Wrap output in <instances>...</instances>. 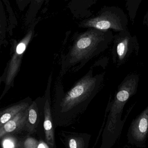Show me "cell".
Returning <instances> with one entry per match:
<instances>
[{
  "label": "cell",
  "mask_w": 148,
  "mask_h": 148,
  "mask_svg": "<svg viewBox=\"0 0 148 148\" xmlns=\"http://www.w3.org/2000/svg\"><path fill=\"white\" fill-rule=\"evenodd\" d=\"M111 31L90 28L80 35L66 57L67 66L84 64L106 50L113 40Z\"/></svg>",
  "instance_id": "1"
},
{
  "label": "cell",
  "mask_w": 148,
  "mask_h": 148,
  "mask_svg": "<svg viewBox=\"0 0 148 148\" xmlns=\"http://www.w3.org/2000/svg\"><path fill=\"white\" fill-rule=\"evenodd\" d=\"M103 77L101 75L93 77L90 71L62 99L60 104L62 112L68 111L88 99L97 90Z\"/></svg>",
  "instance_id": "2"
},
{
  "label": "cell",
  "mask_w": 148,
  "mask_h": 148,
  "mask_svg": "<svg viewBox=\"0 0 148 148\" xmlns=\"http://www.w3.org/2000/svg\"><path fill=\"white\" fill-rule=\"evenodd\" d=\"M138 77L137 75L127 76L119 86L110 110L107 129L109 132H113L119 123L124 107L127 101L135 95L137 90Z\"/></svg>",
  "instance_id": "3"
},
{
  "label": "cell",
  "mask_w": 148,
  "mask_h": 148,
  "mask_svg": "<svg viewBox=\"0 0 148 148\" xmlns=\"http://www.w3.org/2000/svg\"><path fill=\"white\" fill-rule=\"evenodd\" d=\"M128 21L121 8L116 7H106L102 8L98 15L84 21L83 26L101 31L113 30L122 32L127 30Z\"/></svg>",
  "instance_id": "4"
},
{
  "label": "cell",
  "mask_w": 148,
  "mask_h": 148,
  "mask_svg": "<svg viewBox=\"0 0 148 148\" xmlns=\"http://www.w3.org/2000/svg\"><path fill=\"white\" fill-rule=\"evenodd\" d=\"M113 42L112 54L114 63L117 66H120L125 63L132 54H138L137 39L135 36H132L127 30L120 32L114 36Z\"/></svg>",
  "instance_id": "5"
},
{
  "label": "cell",
  "mask_w": 148,
  "mask_h": 148,
  "mask_svg": "<svg viewBox=\"0 0 148 148\" xmlns=\"http://www.w3.org/2000/svg\"><path fill=\"white\" fill-rule=\"evenodd\" d=\"M148 134V105L131 123L128 133L129 141L141 146L144 144Z\"/></svg>",
  "instance_id": "6"
},
{
  "label": "cell",
  "mask_w": 148,
  "mask_h": 148,
  "mask_svg": "<svg viewBox=\"0 0 148 148\" xmlns=\"http://www.w3.org/2000/svg\"><path fill=\"white\" fill-rule=\"evenodd\" d=\"M28 108L19 112L2 127H0L1 138L7 134L18 132L26 126L28 116Z\"/></svg>",
  "instance_id": "7"
},
{
  "label": "cell",
  "mask_w": 148,
  "mask_h": 148,
  "mask_svg": "<svg viewBox=\"0 0 148 148\" xmlns=\"http://www.w3.org/2000/svg\"><path fill=\"white\" fill-rule=\"evenodd\" d=\"M44 127L46 139L50 147L53 148L54 145V130L50 104L47 99L44 107Z\"/></svg>",
  "instance_id": "8"
},
{
  "label": "cell",
  "mask_w": 148,
  "mask_h": 148,
  "mask_svg": "<svg viewBox=\"0 0 148 148\" xmlns=\"http://www.w3.org/2000/svg\"><path fill=\"white\" fill-rule=\"evenodd\" d=\"M29 106L27 103H21L1 111L0 112V127H2L19 112L29 108Z\"/></svg>",
  "instance_id": "9"
},
{
  "label": "cell",
  "mask_w": 148,
  "mask_h": 148,
  "mask_svg": "<svg viewBox=\"0 0 148 148\" xmlns=\"http://www.w3.org/2000/svg\"><path fill=\"white\" fill-rule=\"evenodd\" d=\"M38 119V107L35 102H33L28 108V116L27 118V127L29 133L34 132L35 128L37 127V122Z\"/></svg>",
  "instance_id": "10"
},
{
  "label": "cell",
  "mask_w": 148,
  "mask_h": 148,
  "mask_svg": "<svg viewBox=\"0 0 148 148\" xmlns=\"http://www.w3.org/2000/svg\"><path fill=\"white\" fill-rule=\"evenodd\" d=\"M17 141L12 137L3 138L2 145L3 148H15L17 145Z\"/></svg>",
  "instance_id": "11"
},
{
  "label": "cell",
  "mask_w": 148,
  "mask_h": 148,
  "mask_svg": "<svg viewBox=\"0 0 148 148\" xmlns=\"http://www.w3.org/2000/svg\"><path fill=\"white\" fill-rule=\"evenodd\" d=\"M70 148H83L84 145V141L79 138H72L68 143Z\"/></svg>",
  "instance_id": "12"
},
{
  "label": "cell",
  "mask_w": 148,
  "mask_h": 148,
  "mask_svg": "<svg viewBox=\"0 0 148 148\" xmlns=\"http://www.w3.org/2000/svg\"><path fill=\"white\" fill-rule=\"evenodd\" d=\"M47 146L44 143H41L39 145L38 148H47Z\"/></svg>",
  "instance_id": "13"
},
{
  "label": "cell",
  "mask_w": 148,
  "mask_h": 148,
  "mask_svg": "<svg viewBox=\"0 0 148 148\" xmlns=\"http://www.w3.org/2000/svg\"><path fill=\"white\" fill-rule=\"evenodd\" d=\"M147 20H148V21H147V22H148V18H147Z\"/></svg>",
  "instance_id": "14"
}]
</instances>
